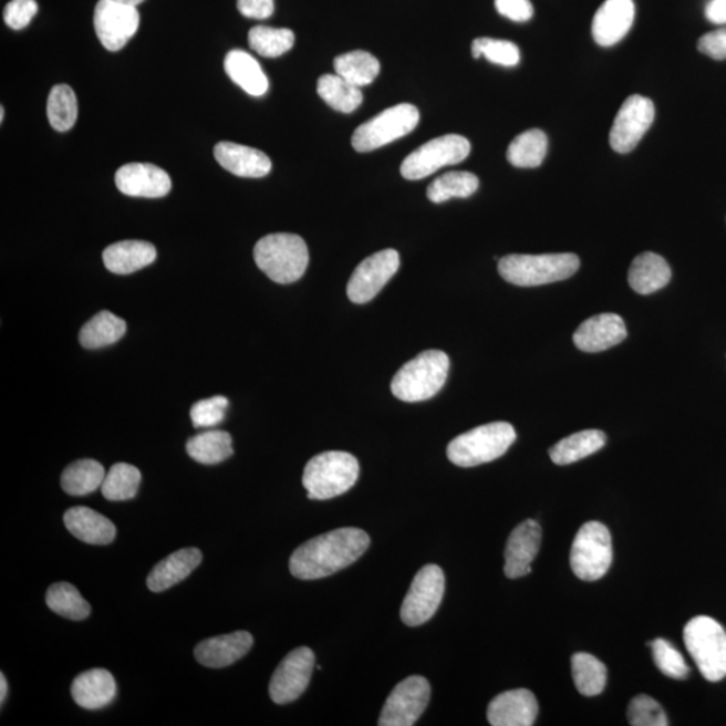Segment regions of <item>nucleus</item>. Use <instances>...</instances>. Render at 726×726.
Wrapping results in <instances>:
<instances>
[{"instance_id": "obj_48", "label": "nucleus", "mask_w": 726, "mask_h": 726, "mask_svg": "<svg viewBox=\"0 0 726 726\" xmlns=\"http://www.w3.org/2000/svg\"><path fill=\"white\" fill-rule=\"evenodd\" d=\"M496 8L500 15L518 23L530 21L535 14L530 0H496Z\"/></svg>"}, {"instance_id": "obj_35", "label": "nucleus", "mask_w": 726, "mask_h": 726, "mask_svg": "<svg viewBox=\"0 0 726 726\" xmlns=\"http://www.w3.org/2000/svg\"><path fill=\"white\" fill-rule=\"evenodd\" d=\"M334 69L338 76L349 81L350 84L362 87L371 85L377 79L381 65L373 54L355 50V52L338 55Z\"/></svg>"}, {"instance_id": "obj_6", "label": "nucleus", "mask_w": 726, "mask_h": 726, "mask_svg": "<svg viewBox=\"0 0 726 726\" xmlns=\"http://www.w3.org/2000/svg\"><path fill=\"white\" fill-rule=\"evenodd\" d=\"M517 439L515 427L505 422L480 425L448 444L447 456L455 466L475 467L497 460Z\"/></svg>"}, {"instance_id": "obj_50", "label": "nucleus", "mask_w": 726, "mask_h": 726, "mask_svg": "<svg viewBox=\"0 0 726 726\" xmlns=\"http://www.w3.org/2000/svg\"><path fill=\"white\" fill-rule=\"evenodd\" d=\"M237 8L243 17L252 20H267L274 11L273 0H237Z\"/></svg>"}, {"instance_id": "obj_17", "label": "nucleus", "mask_w": 726, "mask_h": 726, "mask_svg": "<svg viewBox=\"0 0 726 726\" xmlns=\"http://www.w3.org/2000/svg\"><path fill=\"white\" fill-rule=\"evenodd\" d=\"M541 526L535 519H526L512 530L505 550L506 578L521 579L531 572V564L541 547Z\"/></svg>"}, {"instance_id": "obj_9", "label": "nucleus", "mask_w": 726, "mask_h": 726, "mask_svg": "<svg viewBox=\"0 0 726 726\" xmlns=\"http://www.w3.org/2000/svg\"><path fill=\"white\" fill-rule=\"evenodd\" d=\"M421 121L415 105L398 104L360 125L352 144L355 152L371 153L412 133Z\"/></svg>"}, {"instance_id": "obj_16", "label": "nucleus", "mask_w": 726, "mask_h": 726, "mask_svg": "<svg viewBox=\"0 0 726 726\" xmlns=\"http://www.w3.org/2000/svg\"><path fill=\"white\" fill-rule=\"evenodd\" d=\"M315 654L309 647H299L281 661L269 684V696L274 704L293 703L305 692L310 684Z\"/></svg>"}, {"instance_id": "obj_52", "label": "nucleus", "mask_w": 726, "mask_h": 726, "mask_svg": "<svg viewBox=\"0 0 726 726\" xmlns=\"http://www.w3.org/2000/svg\"><path fill=\"white\" fill-rule=\"evenodd\" d=\"M6 696H8V681L4 678V674L0 675V703L4 704Z\"/></svg>"}, {"instance_id": "obj_5", "label": "nucleus", "mask_w": 726, "mask_h": 726, "mask_svg": "<svg viewBox=\"0 0 726 726\" xmlns=\"http://www.w3.org/2000/svg\"><path fill=\"white\" fill-rule=\"evenodd\" d=\"M360 477V463L343 450H328L312 458L304 468L303 486L310 499L325 500L342 496Z\"/></svg>"}, {"instance_id": "obj_30", "label": "nucleus", "mask_w": 726, "mask_h": 726, "mask_svg": "<svg viewBox=\"0 0 726 726\" xmlns=\"http://www.w3.org/2000/svg\"><path fill=\"white\" fill-rule=\"evenodd\" d=\"M606 436L599 429H587L566 437L550 448V459L559 466L583 460L605 446Z\"/></svg>"}, {"instance_id": "obj_34", "label": "nucleus", "mask_w": 726, "mask_h": 726, "mask_svg": "<svg viewBox=\"0 0 726 726\" xmlns=\"http://www.w3.org/2000/svg\"><path fill=\"white\" fill-rule=\"evenodd\" d=\"M187 454L201 465H218L234 455L231 436L224 431H208L191 437L186 444Z\"/></svg>"}, {"instance_id": "obj_20", "label": "nucleus", "mask_w": 726, "mask_h": 726, "mask_svg": "<svg viewBox=\"0 0 726 726\" xmlns=\"http://www.w3.org/2000/svg\"><path fill=\"white\" fill-rule=\"evenodd\" d=\"M634 20V0H605L593 18V40L603 48L616 45L629 34Z\"/></svg>"}, {"instance_id": "obj_24", "label": "nucleus", "mask_w": 726, "mask_h": 726, "mask_svg": "<svg viewBox=\"0 0 726 726\" xmlns=\"http://www.w3.org/2000/svg\"><path fill=\"white\" fill-rule=\"evenodd\" d=\"M116 682L108 670L93 668L80 674L72 684L76 704L87 711L103 709L116 697Z\"/></svg>"}, {"instance_id": "obj_42", "label": "nucleus", "mask_w": 726, "mask_h": 726, "mask_svg": "<svg viewBox=\"0 0 726 726\" xmlns=\"http://www.w3.org/2000/svg\"><path fill=\"white\" fill-rule=\"evenodd\" d=\"M249 46L261 58L277 59L283 55L295 43V34L290 29L256 27L249 31Z\"/></svg>"}, {"instance_id": "obj_18", "label": "nucleus", "mask_w": 726, "mask_h": 726, "mask_svg": "<svg viewBox=\"0 0 726 726\" xmlns=\"http://www.w3.org/2000/svg\"><path fill=\"white\" fill-rule=\"evenodd\" d=\"M117 189L125 196L162 198L172 190V179L160 167L149 163H129L115 175Z\"/></svg>"}, {"instance_id": "obj_43", "label": "nucleus", "mask_w": 726, "mask_h": 726, "mask_svg": "<svg viewBox=\"0 0 726 726\" xmlns=\"http://www.w3.org/2000/svg\"><path fill=\"white\" fill-rule=\"evenodd\" d=\"M471 53L474 59L478 60L481 55H485L487 61L502 66H516L518 65L519 59H521L516 43L487 39V37L473 42Z\"/></svg>"}, {"instance_id": "obj_2", "label": "nucleus", "mask_w": 726, "mask_h": 726, "mask_svg": "<svg viewBox=\"0 0 726 726\" xmlns=\"http://www.w3.org/2000/svg\"><path fill=\"white\" fill-rule=\"evenodd\" d=\"M574 253L507 255L498 262V272L507 283L537 287L572 278L579 271Z\"/></svg>"}, {"instance_id": "obj_14", "label": "nucleus", "mask_w": 726, "mask_h": 726, "mask_svg": "<svg viewBox=\"0 0 726 726\" xmlns=\"http://www.w3.org/2000/svg\"><path fill=\"white\" fill-rule=\"evenodd\" d=\"M400 268L397 250L385 249L369 256L352 274L348 284V297L355 304L371 302L387 284Z\"/></svg>"}, {"instance_id": "obj_45", "label": "nucleus", "mask_w": 726, "mask_h": 726, "mask_svg": "<svg viewBox=\"0 0 726 726\" xmlns=\"http://www.w3.org/2000/svg\"><path fill=\"white\" fill-rule=\"evenodd\" d=\"M629 723L632 726H667V717L663 707L655 699L644 696L632 698L629 712Z\"/></svg>"}, {"instance_id": "obj_23", "label": "nucleus", "mask_w": 726, "mask_h": 726, "mask_svg": "<svg viewBox=\"0 0 726 726\" xmlns=\"http://www.w3.org/2000/svg\"><path fill=\"white\" fill-rule=\"evenodd\" d=\"M216 160L225 170L241 178H262L272 170L265 153L242 144L221 142L215 147Z\"/></svg>"}, {"instance_id": "obj_41", "label": "nucleus", "mask_w": 726, "mask_h": 726, "mask_svg": "<svg viewBox=\"0 0 726 726\" xmlns=\"http://www.w3.org/2000/svg\"><path fill=\"white\" fill-rule=\"evenodd\" d=\"M141 480L139 469L127 463H116L105 475L102 485L103 496L114 502L133 499L139 490Z\"/></svg>"}, {"instance_id": "obj_11", "label": "nucleus", "mask_w": 726, "mask_h": 726, "mask_svg": "<svg viewBox=\"0 0 726 726\" xmlns=\"http://www.w3.org/2000/svg\"><path fill=\"white\" fill-rule=\"evenodd\" d=\"M446 591V578L440 567L425 566L412 581L402 606V621L409 628L427 623L439 610Z\"/></svg>"}, {"instance_id": "obj_33", "label": "nucleus", "mask_w": 726, "mask_h": 726, "mask_svg": "<svg viewBox=\"0 0 726 726\" xmlns=\"http://www.w3.org/2000/svg\"><path fill=\"white\" fill-rule=\"evenodd\" d=\"M127 331L122 318L110 311L98 312L80 331V342L85 349H100L116 343Z\"/></svg>"}, {"instance_id": "obj_31", "label": "nucleus", "mask_w": 726, "mask_h": 726, "mask_svg": "<svg viewBox=\"0 0 726 726\" xmlns=\"http://www.w3.org/2000/svg\"><path fill=\"white\" fill-rule=\"evenodd\" d=\"M317 90L325 104L342 114H352L363 102L361 87L350 84L338 74H324L318 80Z\"/></svg>"}, {"instance_id": "obj_29", "label": "nucleus", "mask_w": 726, "mask_h": 726, "mask_svg": "<svg viewBox=\"0 0 726 726\" xmlns=\"http://www.w3.org/2000/svg\"><path fill=\"white\" fill-rule=\"evenodd\" d=\"M225 72L248 95L260 97L268 91V79L258 61L243 50H231L225 58Z\"/></svg>"}, {"instance_id": "obj_12", "label": "nucleus", "mask_w": 726, "mask_h": 726, "mask_svg": "<svg viewBox=\"0 0 726 726\" xmlns=\"http://www.w3.org/2000/svg\"><path fill=\"white\" fill-rule=\"evenodd\" d=\"M431 685L422 675H412L393 688L381 712L380 726H412L429 704Z\"/></svg>"}, {"instance_id": "obj_51", "label": "nucleus", "mask_w": 726, "mask_h": 726, "mask_svg": "<svg viewBox=\"0 0 726 726\" xmlns=\"http://www.w3.org/2000/svg\"><path fill=\"white\" fill-rule=\"evenodd\" d=\"M706 20L713 24H726V0H711L705 9Z\"/></svg>"}, {"instance_id": "obj_13", "label": "nucleus", "mask_w": 726, "mask_h": 726, "mask_svg": "<svg viewBox=\"0 0 726 726\" xmlns=\"http://www.w3.org/2000/svg\"><path fill=\"white\" fill-rule=\"evenodd\" d=\"M93 22L102 45L110 52H118L136 34L141 17L136 6L117 0H98Z\"/></svg>"}, {"instance_id": "obj_46", "label": "nucleus", "mask_w": 726, "mask_h": 726, "mask_svg": "<svg viewBox=\"0 0 726 726\" xmlns=\"http://www.w3.org/2000/svg\"><path fill=\"white\" fill-rule=\"evenodd\" d=\"M229 402L227 397L216 396L193 405L190 416L196 428H209L224 421Z\"/></svg>"}, {"instance_id": "obj_15", "label": "nucleus", "mask_w": 726, "mask_h": 726, "mask_svg": "<svg viewBox=\"0 0 726 726\" xmlns=\"http://www.w3.org/2000/svg\"><path fill=\"white\" fill-rule=\"evenodd\" d=\"M655 118V106L650 98L634 95L630 96L613 122L610 143L613 152L629 154L646 135Z\"/></svg>"}, {"instance_id": "obj_10", "label": "nucleus", "mask_w": 726, "mask_h": 726, "mask_svg": "<svg viewBox=\"0 0 726 726\" xmlns=\"http://www.w3.org/2000/svg\"><path fill=\"white\" fill-rule=\"evenodd\" d=\"M471 153V144L465 136L449 134L423 144L406 156L402 165L405 179L418 180L429 177L446 166L458 165Z\"/></svg>"}, {"instance_id": "obj_22", "label": "nucleus", "mask_w": 726, "mask_h": 726, "mask_svg": "<svg viewBox=\"0 0 726 726\" xmlns=\"http://www.w3.org/2000/svg\"><path fill=\"white\" fill-rule=\"evenodd\" d=\"M252 646L253 636L247 631H237L234 634L210 637L199 643L194 650V655L206 667L222 668L240 661Z\"/></svg>"}, {"instance_id": "obj_1", "label": "nucleus", "mask_w": 726, "mask_h": 726, "mask_svg": "<svg viewBox=\"0 0 726 726\" xmlns=\"http://www.w3.org/2000/svg\"><path fill=\"white\" fill-rule=\"evenodd\" d=\"M371 537L359 528H342L312 538L292 553L290 571L299 580L328 578L366 552Z\"/></svg>"}, {"instance_id": "obj_54", "label": "nucleus", "mask_w": 726, "mask_h": 726, "mask_svg": "<svg viewBox=\"0 0 726 726\" xmlns=\"http://www.w3.org/2000/svg\"><path fill=\"white\" fill-rule=\"evenodd\" d=\"M3 121H4V108L2 106V110H0V122L3 123Z\"/></svg>"}, {"instance_id": "obj_21", "label": "nucleus", "mask_w": 726, "mask_h": 726, "mask_svg": "<svg viewBox=\"0 0 726 726\" xmlns=\"http://www.w3.org/2000/svg\"><path fill=\"white\" fill-rule=\"evenodd\" d=\"M537 716V698L526 688L499 694L487 709V719L492 726H530L536 723Z\"/></svg>"}, {"instance_id": "obj_28", "label": "nucleus", "mask_w": 726, "mask_h": 726, "mask_svg": "<svg viewBox=\"0 0 726 726\" xmlns=\"http://www.w3.org/2000/svg\"><path fill=\"white\" fill-rule=\"evenodd\" d=\"M672 280V269L662 256L644 252L632 261L629 283L641 295H650L665 288Z\"/></svg>"}, {"instance_id": "obj_27", "label": "nucleus", "mask_w": 726, "mask_h": 726, "mask_svg": "<svg viewBox=\"0 0 726 726\" xmlns=\"http://www.w3.org/2000/svg\"><path fill=\"white\" fill-rule=\"evenodd\" d=\"M156 249L147 241H121L112 243L104 250L103 260L106 269L116 274H129L153 265Z\"/></svg>"}, {"instance_id": "obj_26", "label": "nucleus", "mask_w": 726, "mask_h": 726, "mask_svg": "<svg viewBox=\"0 0 726 726\" xmlns=\"http://www.w3.org/2000/svg\"><path fill=\"white\" fill-rule=\"evenodd\" d=\"M64 522L74 537L86 543L108 544L116 537V526L90 507H72L65 512Z\"/></svg>"}, {"instance_id": "obj_4", "label": "nucleus", "mask_w": 726, "mask_h": 726, "mask_svg": "<svg viewBox=\"0 0 726 726\" xmlns=\"http://www.w3.org/2000/svg\"><path fill=\"white\" fill-rule=\"evenodd\" d=\"M256 265L279 284L295 283L309 267L310 255L302 237L274 234L262 237L253 250Z\"/></svg>"}, {"instance_id": "obj_32", "label": "nucleus", "mask_w": 726, "mask_h": 726, "mask_svg": "<svg viewBox=\"0 0 726 726\" xmlns=\"http://www.w3.org/2000/svg\"><path fill=\"white\" fill-rule=\"evenodd\" d=\"M105 469L98 461L83 459L72 463L61 477V486L69 496L84 497L102 487Z\"/></svg>"}, {"instance_id": "obj_7", "label": "nucleus", "mask_w": 726, "mask_h": 726, "mask_svg": "<svg viewBox=\"0 0 726 726\" xmlns=\"http://www.w3.org/2000/svg\"><path fill=\"white\" fill-rule=\"evenodd\" d=\"M684 641L701 674L711 682L726 677V631L709 616H697L686 624Z\"/></svg>"}, {"instance_id": "obj_49", "label": "nucleus", "mask_w": 726, "mask_h": 726, "mask_svg": "<svg viewBox=\"0 0 726 726\" xmlns=\"http://www.w3.org/2000/svg\"><path fill=\"white\" fill-rule=\"evenodd\" d=\"M698 50L713 60H726V28L711 31L701 37Z\"/></svg>"}, {"instance_id": "obj_44", "label": "nucleus", "mask_w": 726, "mask_h": 726, "mask_svg": "<svg viewBox=\"0 0 726 726\" xmlns=\"http://www.w3.org/2000/svg\"><path fill=\"white\" fill-rule=\"evenodd\" d=\"M649 646L653 649L654 662L656 667L670 678L684 680L687 677V663L677 649L665 640H655L650 642Z\"/></svg>"}, {"instance_id": "obj_47", "label": "nucleus", "mask_w": 726, "mask_h": 726, "mask_svg": "<svg viewBox=\"0 0 726 726\" xmlns=\"http://www.w3.org/2000/svg\"><path fill=\"white\" fill-rule=\"evenodd\" d=\"M37 12H39V3L35 0H11L6 4L4 22L11 29L22 30L29 27Z\"/></svg>"}, {"instance_id": "obj_53", "label": "nucleus", "mask_w": 726, "mask_h": 726, "mask_svg": "<svg viewBox=\"0 0 726 726\" xmlns=\"http://www.w3.org/2000/svg\"><path fill=\"white\" fill-rule=\"evenodd\" d=\"M117 2H122L125 4H131V6H137L144 2V0H117Z\"/></svg>"}, {"instance_id": "obj_39", "label": "nucleus", "mask_w": 726, "mask_h": 726, "mask_svg": "<svg viewBox=\"0 0 726 726\" xmlns=\"http://www.w3.org/2000/svg\"><path fill=\"white\" fill-rule=\"evenodd\" d=\"M46 604L58 615L71 621H84L91 615V604L81 597L76 587L69 583H55L50 587Z\"/></svg>"}, {"instance_id": "obj_25", "label": "nucleus", "mask_w": 726, "mask_h": 726, "mask_svg": "<svg viewBox=\"0 0 726 726\" xmlns=\"http://www.w3.org/2000/svg\"><path fill=\"white\" fill-rule=\"evenodd\" d=\"M201 562V550L197 548L180 549L154 567L152 573L148 574L147 585L153 592L166 591L189 578L194 569Z\"/></svg>"}, {"instance_id": "obj_19", "label": "nucleus", "mask_w": 726, "mask_h": 726, "mask_svg": "<svg viewBox=\"0 0 726 726\" xmlns=\"http://www.w3.org/2000/svg\"><path fill=\"white\" fill-rule=\"evenodd\" d=\"M625 338H628V329L623 318L606 312L581 323L574 331L573 342L581 352L600 353L622 343Z\"/></svg>"}, {"instance_id": "obj_37", "label": "nucleus", "mask_w": 726, "mask_h": 726, "mask_svg": "<svg viewBox=\"0 0 726 726\" xmlns=\"http://www.w3.org/2000/svg\"><path fill=\"white\" fill-rule=\"evenodd\" d=\"M572 675L575 688L584 697L602 694L606 684V667L591 654L578 653L572 656Z\"/></svg>"}, {"instance_id": "obj_3", "label": "nucleus", "mask_w": 726, "mask_h": 726, "mask_svg": "<svg viewBox=\"0 0 726 726\" xmlns=\"http://www.w3.org/2000/svg\"><path fill=\"white\" fill-rule=\"evenodd\" d=\"M448 372V355L440 350H427L394 374L392 393L405 403L425 402L442 391Z\"/></svg>"}, {"instance_id": "obj_8", "label": "nucleus", "mask_w": 726, "mask_h": 726, "mask_svg": "<svg viewBox=\"0 0 726 726\" xmlns=\"http://www.w3.org/2000/svg\"><path fill=\"white\" fill-rule=\"evenodd\" d=\"M612 559V538L606 526L594 521L581 526L571 550L573 573L580 580H600L610 571Z\"/></svg>"}, {"instance_id": "obj_36", "label": "nucleus", "mask_w": 726, "mask_h": 726, "mask_svg": "<svg viewBox=\"0 0 726 726\" xmlns=\"http://www.w3.org/2000/svg\"><path fill=\"white\" fill-rule=\"evenodd\" d=\"M547 153L548 136L541 129H530L510 143L507 160L519 168H536L542 165Z\"/></svg>"}, {"instance_id": "obj_38", "label": "nucleus", "mask_w": 726, "mask_h": 726, "mask_svg": "<svg viewBox=\"0 0 726 726\" xmlns=\"http://www.w3.org/2000/svg\"><path fill=\"white\" fill-rule=\"evenodd\" d=\"M477 175L467 172H450L432 182L427 190L431 203L443 204L450 198H468L478 190Z\"/></svg>"}, {"instance_id": "obj_40", "label": "nucleus", "mask_w": 726, "mask_h": 726, "mask_svg": "<svg viewBox=\"0 0 726 726\" xmlns=\"http://www.w3.org/2000/svg\"><path fill=\"white\" fill-rule=\"evenodd\" d=\"M79 115L77 97L71 86L55 85L48 98V118L59 133H66L76 124Z\"/></svg>"}]
</instances>
